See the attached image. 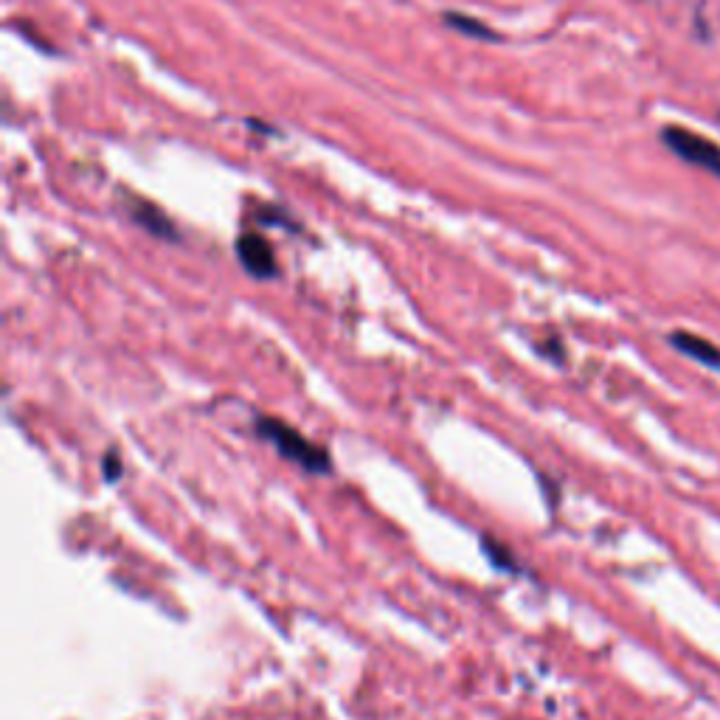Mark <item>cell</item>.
<instances>
[{
  "label": "cell",
  "instance_id": "obj_6",
  "mask_svg": "<svg viewBox=\"0 0 720 720\" xmlns=\"http://www.w3.org/2000/svg\"><path fill=\"white\" fill-rule=\"evenodd\" d=\"M445 23H448L450 29L459 31V34L476 37V40H498V34H495L493 29H487V26L481 23L479 17L459 15V12H448V15H445Z\"/></svg>",
  "mask_w": 720,
  "mask_h": 720
},
{
  "label": "cell",
  "instance_id": "obj_5",
  "mask_svg": "<svg viewBox=\"0 0 720 720\" xmlns=\"http://www.w3.org/2000/svg\"><path fill=\"white\" fill-rule=\"evenodd\" d=\"M133 220L141 225V228H147L150 234L161 237V240H175L172 220L166 217L164 211L155 209L152 203H147V200H133Z\"/></svg>",
  "mask_w": 720,
  "mask_h": 720
},
{
  "label": "cell",
  "instance_id": "obj_1",
  "mask_svg": "<svg viewBox=\"0 0 720 720\" xmlns=\"http://www.w3.org/2000/svg\"><path fill=\"white\" fill-rule=\"evenodd\" d=\"M256 431L268 439L270 445H276V450L287 456L290 462L307 467L310 473H327L330 470V456L327 450L318 448L313 442H307L299 431H293L290 425L279 422L276 417H262L256 422Z\"/></svg>",
  "mask_w": 720,
  "mask_h": 720
},
{
  "label": "cell",
  "instance_id": "obj_4",
  "mask_svg": "<svg viewBox=\"0 0 720 720\" xmlns=\"http://www.w3.org/2000/svg\"><path fill=\"white\" fill-rule=\"evenodd\" d=\"M670 341H673V346L678 352L690 355L692 360H698V363H704V366H715V369H720V349L715 344H709L706 338H698V335H692V332H675Z\"/></svg>",
  "mask_w": 720,
  "mask_h": 720
},
{
  "label": "cell",
  "instance_id": "obj_2",
  "mask_svg": "<svg viewBox=\"0 0 720 720\" xmlns=\"http://www.w3.org/2000/svg\"><path fill=\"white\" fill-rule=\"evenodd\" d=\"M661 141H664L684 164L698 166V169H704L709 175L720 178V147L712 138H704V135L695 133V130L670 124V127L661 130Z\"/></svg>",
  "mask_w": 720,
  "mask_h": 720
},
{
  "label": "cell",
  "instance_id": "obj_3",
  "mask_svg": "<svg viewBox=\"0 0 720 720\" xmlns=\"http://www.w3.org/2000/svg\"><path fill=\"white\" fill-rule=\"evenodd\" d=\"M237 256H240L242 268L248 270L256 279H270L276 276V254L270 248V242L256 234V231H245L237 240Z\"/></svg>",
  "mask_w": 720,
  "mask_h": 720
}]
</instances>
